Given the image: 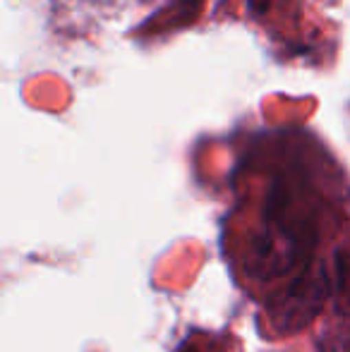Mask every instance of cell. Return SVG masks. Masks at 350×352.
Listing matches in <instances>:
<instances>
[{
    "instance_id": "2",
    "label": "cell",
    "mask_w": 350,
    "mask_h": 352,
    "mask_svg": "<svg viewBox=\"0 0 350 352\" xmlns=\"http://www.w3.org/2000/svg\"><path fill=\"white\" fill-rule=\"evenodd\" d=\"M331 292V276L322 261H307L303 274H298L269 302V319L278 333H300L322 311Z\"/></svg>"
},
{
    "instance_id": "1",
    "label": "cell",
    "mask_w": 350,
    "mask_h": 352,
    "mask_svg": "<svg viewBox=\"0 0 350 352\" xmlns=\"http://www.w3.org/2000/svg\"><path fill=\"white\" fill-rule=\"evenodd\" d=\"M317 242V216L305 209L283 177H276L266 197L262 230L250 245V269L257 278H276L305 259Z\"/></svg>"
},
{
    "instance_id": "3",
    "label": "cell",
    "mask_w": 350,
    "mask_h": 352,
    "mask_svg": "<svg viewBox=\"0 0 350 352\" xmlns=\"http://www.w3.org/2000/svg\"><path fill=\"white\" fill-rule=\"evenodd\" d=\"M331 292L336 300V309L341 314H350V250L346 247H338L333 252Z\"/></svg>"
},
{
    "instance_id": "4",
    "label": "cell",
    "mask_w": 350,
    "mask_h": 352,
    "mask_svg": "<svg viewBox=\"0 0 350 352\" xmlns=\"http://www.w3.org/2000/svg\"><path fill=\"white\" fill-rule=\"evenodd\" d=\"M185 352H192V350H185Z\"/></svg>"
}]
</instances>
